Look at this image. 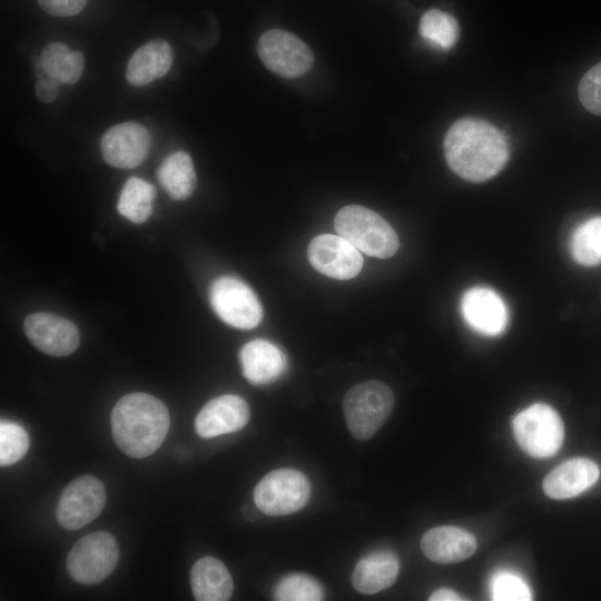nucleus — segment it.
Segmentation results:
<instances>
[{"mask_svg":"<svg viewBox=\"0 0 601 601\" xmlns=\"http://www.w3.org/2000/svg\"><path fill=\"white\" fill-rule=\"evenodd\" d=\"M450 168L461 178L481 183L501 171L509 160L504 135L491 122L477 118L456 120L444 138Z\"/></svg>","mask_w":601,"mask_h":601,"instance_id":"f257e3e1","label":"nucleus"},{"mask_svg":"<svg viewBox=\"0 0 601 601\" xmlns=\"http://www.w3.org/2000/svg\"><path fill=\"white\" fill-rule=\"evenodd\" d=\"M257 52L270 71L285 78L303 76L314 62L311 48L295 35L280 29L263 33Z\"/></svg>","mask_w":601,"mask_h":601,"instance_id":"9d476101","label":"nucleus"},{"mask_svg":"<svg viewBox=\"0 0 601 601\" xmlns=\"http://www.w3.org/2000/svg\"><path fill=\"white\" fill-rule=\"evenodd\" d=\"M190 585L198 601H226L234 591L229 571L220 560L213 556L201 558L193 565Z\"/></svg>","mask_w":601,"mask_h":601,"instance_id":"412c9836","label":"nucleus"},{"mask_svg":"<svg viewBox=\"0 0 601 601\" xmlns=\"http://www.w3.org/2000/svg\"><path fill=\"white\" fill-rule=\"evenodd\" d=\"M334 226L339 236L370 256L388 258L398 249L400 243L393 227L376 211L364 206L341 208Z\"/></svg>","mask_w":601,"mask_h":601,"instance_id":"7ed1b4c3","label":"nucleus"},{"mask_svg":"<svg viewBox=\"0 0 601 601\" xmlns=\"http://www.w3.org/2000/svg\"><path fill=\"white\" fill-rule=\"evenodd\" d=\"M424 555L437 563H456L476 550V539L463 529L441 525L426 531L421 539Z\"/></svg>","mask_w":601,"mask_h":601,"instance_id":"f3484780","label":"nucleus"},{"mask_svg":"<svg viewBox=\"0 0 601 601\" xmlns=\"http://www.w3.org/2000/svg\"><path fill=\"white\" fill-rule=\"evenodd\" d=\"M239 359L245 378L254 385L274 382L283 375L287 359L283 351L266 339H254L243 346Z\"/></svg>","mask_w":601,"mask_h":601,"instance_id":"a211bd4d","label":"nucleus"},{"mask_svg":"<svg viewBox=\"0 0 601 601\" xmlns=\"http://www.w3.org/2000/svg\"><path fill=\"white\" fill-rule=\"evenodd\" d=\"M60 85L58 80L49 76L39 78L35 87L38 99L46 104L51 102L58 96Z\"/></svg>","mask_w":601,"mask_h":601,"instance_id":"2f4dec72","label":"nucleus"},{"mask_svg":"<svg viewBox=\"0 0 601 601\" xmlns=\"http://www.w3.org/2000/svg\"><path fill=\"white\" fill-rule=\"evenodd\" d=\"M29 435L16 423H0V464L7 466L20 461L29 450Z\"/></svg>","mask_w":601,"mask_h":601,"instance_id":"bb28decb","label":"nucleus"},{"mask_svg":"<svg viewBox=\"0 0 601 601\" xmlns=\"http://www.w3.org/2000/svg\"><path fill=\"white\" fill-rule=\"evenodd\" d=\"M571 253L583 266L601 264V216L585 220L574 230Z\"/></svg>","mask_w":601,"mask_h":601,"instance_id":"393cba45","label":"nucleus"},{"mask_svg":"<svg viewBox=\"0 0 601 601\" xmlns=\"http://www.w3.org/2000/svg\"><path fill=\"white\" fill-rule=\"evenodd\" d=\"M418 30L427 42L443 50L454 47L460 37L456 19L439 9L427 10L421 17Z\"/></svg>","mask_w":601,"mask_h":601,"instance_id":"b1692460","label":"nucleus"},{"mask_svg":"<svg viewBox=\"0 0 601 601\" xmlns=\"http://www.w3.org/2000/svg\"><path fill=\"white\" fill-rule=\"evenodd\" d=\"M400 561L387 550L374 551L363 556L355 565L352 584L363 594H374L390 588L397 579Z\"/></svg>","mask_w":601,"mask_h":601,"instance_id":"aec40b11","label":"nucleus"},{"mask_svg":"<svg viewBox=\"0 0 601 601\" xmlns=\"http://www.w3.org/2000/svg\"><path fill=\"white\" fill-rule=\"evenodd\" d=\"M595 462L587 457H574L554 467L543 480L544 493L555 500L578 496L599 479Z\"/></svg>","mask_w":601,"mask_h":601,"instance_id":"dca6fc26","label":"nucleus"},{"mask_svg":"<svg viewBox=\"0 0 601 601\" xmlns=\"http://www.w3.org/2000/svg\"><path fill=\"white\" fill-rule=\"evenodd\" d=\"M274 597L279 601H318L324 597L321 584L303 573L289 574L283 578L274 590Z\"/></svg>","mask_w":601,"mask_h":601,"instance_id":"a878e982","label":"nucleus"},{"mask_svg":"<svg viewBox=\"0 0 601 601\" xmlns=\"http://www.w3.org/2000/svg\"><path fill=\"white\" fill-rule=\"evenodd\" d=\"M247 402L233 394L210 400L195 418V431L204 437H215L242 430L249 421Z\"/></svg>","mask_w":601,"mask_h":601,"instance_id":"2eb2a0df","label":"nucleus"},{"mask_svg":"<svg viewBox=\"0 0 601 601\" xmlns=\"http://www.w3.org/2000/svg\"><path fill=\"white\" fill-rule=\"evenodd\" d=\"M492 599L497 601H526L532 593L525 581L519 575L501 571L491 582Z\"/></svg>","mask_w":601,"mask_h":601,"instance_id":"cd10ccee","label":"nucleus"},{"mask_svg":"<svg viewBox=\"0 0 601 601\" xmlns=\"http://www.w3.org/2000/svg\"><path fill=\"white\" fill-rule=\"evenodd\" d=\"M513 432L523 451L533 457H549L561 447L564 426L560 415L549 405L535 403L513 418Z\"/></svg>","mask_w":601,"mask_h":601,"instance_id":"39448f33","label":"nucleus"},{"mask_svg":"<svg viewBox=\"0 0 601 601\" xmlns=\"http://www.w3.org/2000/svg\"><path fill=\"white\" fill-rule=\"evenodd\" d=\"M119 559L116 540L108 532L90 533L71 548L66 566L70 577L81 584H96L115 570Z\"/></svg>","mask_w":601,"mask_h":601,"instance_id":"0eeeda50","label":"nucleus"},{"mask_svg":"<svg viewBox=\"0 0 601 601\" xmlns=\"http://www.w3.org/2000/svg\"><path fill=\"white\" fill-rule=\"evenodd\" d=\"M174 61L170 45L162 39H152L139 47L131 56L127 69V81L142 87L164 77Z\"/></svg>","mask_w":601,"mask_h":601,"instance_id":"6ab92c4d","label":"nucleus"},{"mask_svg":"<svg viewBox=\"0 0 601 601\" xmlns=\"http://www.w3.org/2000/svg\"><path fill=\"white\" fill-rule=\"evenodd\" d=\"M394 401L392 390L380 381H367L352 387L343 400L351 434L361 441L371 439L388 418Z\"/></svg>","mask_w":601,"mask_h":601,"instance_id":"20e7f679","label":"nucleus"},{"mask_svg":"<svg viewBox=\"0 0 601 601\" xmlns=\"http://www.w3.org/2000/svg\"><path fill=\"white\" fill-rule=\"evenodd\" d=\"M110 421L118 447L130 457L142 459L156 452L165 441L170 416L160 400L138 392L116 403Z\"/></svg>","mask_w":601,"mask_h":601,"instance_id":"f03ea898","label":"nucleus"},{"mask_svg":"<svg viewBox=\"0 0 601 601\" xmlns=\"http://www.w3.org/2000/svg\"><path fill=\"white\" fill-rule=\"evenodd\" d=\"M157 178L167 194L176 200H185L193 195L197 177L191 157L185 151L167 156L157 169Z\"/></svg>","mask_w":601,"mask_h":601,"instance_id":"4be33fe9","label":"nucleus"},{"mask_svg":"<svg viewBox=\"0 0 601 601\" xmlns=\"http://www.w3.org/2000/svg\"><path fill=\"white\" fill-rule=\"evenodd\" d=\"M155 187L138 177H130L124 185L117 203L118 213L128 220L140 224L152 213Z\"/></svg>","mask_w":601,"mask_h":601,"instance_id":"5701e85b","label":"nucleus"},{"mask_svg":"<svg viewBox=\"0 0 601 601\" xmlns=\"http://www.w3.org/2000/svg\"><path fill=\"white\" fill-rule=\"evenodd\" d=\"M256 506L267 515H287L302 510L308 502L311 484L293 469H279L266 474L254 489Z\"/></svg>","mask_w":601,"mask_h":601,"instance_id":"423d86ee","label":"nucleus"},{"mask_svg":"<svg viewBox=\"0 0 601 601\" xmlns=\"http://www.w3.org/2000/svg\"><path fill=\"white\" fill-rule=\"evenodd\" d=\"M209 302L219 318L236 328L252 329L263 318L258 297L236 277L217 278L209 288Z\"/></svg>","mask_w":601,"mask_h":601,"instance_id":"6e6552de","label":"nucleus"},{"mask_svg":"<svg viewBox=\"0 0 601 601\" xmlns=\"http://www.w3.org/2000/svg\"><path fill=\"white\" fill-rule=\"evenodd\" d=\"M150 144V134L142 125L126 121L108 129L101 138L100 147L109 165L129 169L145 160Z\"/></svg>","mask_w":601,"mask_h":601,"instance_id":"f8f14e48","label":"nucleus"},{"mask_svg":"<svg viewBox=\"0 0 601 601\" xmlns=\"http://www.w3.org/2000/svg\"><path fill=\"white\" fill-rule=\"evenodd\" d=\"M579 98L588 111L601 116V62L593 66L581 78Z\"/></svg>","mask_w":601,"mask_h":601,"instance_id":"c85d7f7f","label":"nucleus"},{"mask_svg":"<svg viewBox=\"0 0 601 601\" xmlns=\"http://www.w3.org/2000/svg\"><path fill=\"white\" fill-rule=\"evenodd\" d=\"M23 328L29 341L38 349L52 356L71 354L80 342L77 326L69 319L51 313L29 315Z\"/></svg>","mask_w":601,"mask_h":601,"instance_id":"ddd939ff","label":"nucleus"},{"mask_svg":"<svg viewBox=\"0 0 601 601\" xmlns=\"http://www.w3.org/2000/svg\"><path fill=\"white\" fill-rule=\"evenodd\" d=\"M461 313L472 329L487 336L500 335L509 323V311L504 300L493 289L483 286L464 293Z\"/></svg>","mask_w":601,"mask_h":601,"instance_id":"4468645a","label":"nucleus"},{"mask_svg":"<svg viewBox=\"0 0 601 601\" xmlns=\"http://www.w3.org/2000/svg\"><path fill=\"white\" fill-rule=\"evenodd\" d=\"M106 504L102 482L92 475H82L62 491L57 509L58 523L67 530H78L93 521Z\"/></svg>","mask_w":601,"mask_h":601,"instance_id":"1a4fd4ad","label":"nucleus"},{"mask_svg":"<svg viewBox=\"0 0 601 601\" xmlns=\"http://www.w3.org/2000/svg\"><path fill=\"white\" fill-rule=\"evenodd\" d=\"M85 58L80 51H70L59 65L53 78L62 83L77 82L83 71Z\"/></svg>","mask_w":601,"mask_h":601,"instance_id":"c756f323","label":"nucleus"},{"mask_svg":"<svg viewBox=\"0 0 601 601\" xmlns=\"http://www.w3.org/2000/svg\"><path fill=\"white\" fill-rule=\"evenodd\" d=\"M428 600L430 601H457V600H462V598L453 590L442 588L434 591L430 595Z\"/></svg>","mask_w":601,"mask_h":601,"instance_id":"473e14b6","label":"nucleus"},{"mask_svg":"<svg viewBox=\"0 0 601 601\" xmlns=\"http://www.w3.org/2000/svg\"><path fill=\"white\" fill-rule=\"evenodd\" d=\"M39 6L49 14L71 17L83 10L88 0H37Z\"/></svg>","mask_w":601,"mask_h":601,"instance_id":"7c9ffc66","label":"nucleus"},{"mask_svg":"<svg viewBox=\"0 0 601 601\" xmlns=\"http://www.w3.org/2000/svg\"><path fill=\"white\" fill-rule=\"evenodd\" d=\"M307 255L317 272L334 279H351L363 267L361 250L339 235L322 234L314 237Z\"/></svg>","mask_w":601,"mask_h":601,"instance_id":"9b49d317","label":"nucleus"}]
</instances>
